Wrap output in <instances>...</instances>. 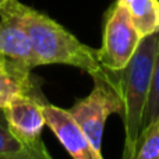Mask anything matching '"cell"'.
Wrapping results in <instances>:
<instances>
[{"label":"cell","mask_w":159,"mask_h":159,"mask_svg":"<svg viewBox=\"0 0 159 159\" xmlns=\"http://www.w3.org/2000/svg\"><path fill=\"white\" fill-rule=\"evenodd\" d=\"M157 116H159V43H158L157 57H155L151 91H149L148 102H147V107H145V115H144V124L147 121L152 120L154 117H157Z\"/></svg>","instance_id":"8fae6325"},{"label":"cell","mask_w":159,"mask_h":159,"mask_svg":"<svg viewBox=\"0 0 159 159\" xmlns=\"http://www.w3.org/2000/svg\"><path fill=\"white\" fill-rule=\"evenodd\" d=\"M45 103L48 102L42 93H21L3 107L2 113L7 127L24 145L41 140L42 130L46 126L43 113Z\"/></svg>","instance_id":"8992f818"},{"label":"cell","mask_w":159,"mask_h":159,"mask_svg":"<svg viewBox=\"0 0 159 159\" xmlns=\"http://www.w3.org/2000/svg\"><path fill=\"white\" fill-rule=\"evenodd\" d=\"M91 77L93 80L92 91L75 102L69 109V113L91 144L101 151L106 120L113 113L123 115V98L117 71L101 67Z\"/></svg>","instance_id":"3957f363"},{"label":"cell","mask_w":159,"mask_h":159,"mask_svg":"<svg viewBox=\"0 0 159 159\" xmlns=\"http://www.w3.org/2000/svg\"><path fill=\"white\" fill-rule=\"evenodd\" d=\"M158 34L144 36L129 64L117 71L123 98L121 119L124 127V149L121 159H130L135 141L144 126V115L151 91L155 57L158 52Z\"/></svg>","instance_id":"7a4b0ae2"},{"label":"cell","mask_w":159,"mask_h":159,"mask_svg":"<svg viewBox=\"0 0 159 159\" xmlns=\"http://www.w3.org/2000/svg\"><path fill=\"white\" fill-rule=\"evenodd\" d=\"M0 159H53L48 152L43 141L39 140L34 144H27L14 152L0 154Z\"/></svg>","instance_id":"7c38bea8"},{"label":"cell","mask_w":159,"mask_h":159,"mask_svg":"<svg viewBox=\"0 0 159 159\" xmlns=\"http://www.w3.org/2000/svg\"><path fill=\"white\" fill-rule=\"evenodd\" d=\"M117 3L126 8L143 38L159 32V0H117Z\"/></svg>","instance_id":"ba28073f"},{"label":"cell","mask_w":159,"mask_h":159,"mask_svg":"<svg viewBox=\"0 0 159 159\" xmlns=\"http://www.w3.org/2000/svg\"><path fill=\"white\" fill-rule=\"evenodd\" d=\"M22 147H24V144L10 131L7 126L2 124V121H0V154L18 151Z\"/></svg>","instance_id":"4fadbf2b"},{"label":"cell","mask_w":159,"mask_h":159,"mask_svg":"<svg viewBox=\"0 0 159 159\" xmlns=\"http://www.w3.org/2000/svg\"><path fill=\"white\" fill-rule=\"evenodd\" d=\"M8 2H10V0H0V8H3V7H4V6L7 4Z\"/></svg>","instance_id":"5bb4252c"},{"label":"cell","mask_w":159,"mask_h":159,"mask_svg":"<svg viewBox=\"0 0 159 159\" xmlns=\"http://www.w3.org/2000/svg\"><path fill=\"white\" fill-rule=\"evenodd\" d=\"M21 93L41 95L42 92L31 74H21L0 64V112Z\"/></svg>","instance_id":"9c48e42d"},{"label":"cell","mask_w":159,"mask_h":159,"mask_svg":"<svg viewBox=\"0 0 159 159\" xmlns=\"http://www.w3.org/2000/svg\"><path fill=\"white\" fill-rule=\"evenodd\" d=\"M43 113L46 126L73 159H103L101 151H98L91 144L81 127L71 117L69 110L45 103Z\"/></svg>","instance_id":"52a82bcc"},{"label":"cell","mask_w":159,"mask_h":159,"mask_svg":"<svg viewBox=\"0 0 159 159\" xmlns=\"http://www.w3.org/2000/svg\"><path fill=\"white\" fill-rule=\"evenodd\" d=\"M13 7L27 30L39 66L64 64L80 69L89 75L102 67L96 49L80 42L49 16L18 0H13Z\"/></svg>","instance_id":"6da1fadb"},{"label":"cell","mask_w":159,"mask_h":159,"mask_svg":"<svg viewBox=\"0 0 159 159\" xmlns=\"http://www.w3.org/2000/svg\"><path fill=\"white\" fill-rule=\"evenodd\" d=\"M130 159H159V116L143 126Z\"/></svg>","instance_id":"30bf717a"},{"label":"cell","mask_w":159,"mask_h":159,"mask_svg":"<svg viewBox=\"0 0 159 159\" xmlns=\"http://www.w3.org/2000/svg\"><path fill=\"white\" fill-rule=\"evenodd\" d=\"M0 64L25 75L39 66L27 30L13 7V0L0 8Z\"/></svg>","instance_id":"5b68a950"},{"label":"cell","mask_w":159,"mask_h":159,"mask_svg":"<svg viewBox=\"0 0 159 159\" xmlns=\"http://www.w3.org/2000/svg\"><path fill=\"white\" fill-rule=\"evenodd\" d=\"M143 36L135 30L129 13L117 2L113 3L105 16V32L101 49H96L102 67L120 71L134 56Z\"/></svg>","instance_id":"277c9868"}]
</instances>
